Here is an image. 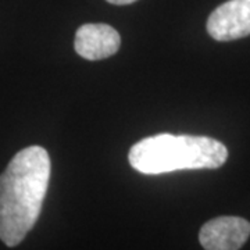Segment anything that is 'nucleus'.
Instances as JSON below:
<instances>
[{"label": "nucleus", "instance_id": "f257e3e1", "mask_svg": "<svg viewBox=\"0 0 250 250\" xmlns=\"http://www.w3.org/2000/svg\"><path fill=\"white\" fill-rule=\"evenodd\" d=\"M50 157L42 146L25 147L0 175V241L14 248L42 211L50 179Z\"/></svg>", "mask_w": 250, "mask_h": 250}, {"label": "nucleus", "instance_id": "f03ea898", "mask_svg": "<svg viewBox=\"0 0 250 250\" xmlns=\"http://www.w3.org/2000/svg\"><path fill=\"white\" fill-rule=\"evenodd\" d=\"M228 159L225 145L208 136L159 134L131 147L128 160L138 172L157 175L178 170L218 168Z\"/></svg>", "mask_w": 250, "mask_h": 250}, {"label": "nucleus", "instance_id": "7ed1b4c3", "mask_svg": "<svg viewBox=\"0 0 250 250\" xmlns=\"http://www.w3.org/2000/svg\"><path fill=\"white\" fill-rule=\"evenodd\" d=\"M207 32L220 42L250 35V0H228L218 6L207 20Z\"/></svg>", "mask_w": 250, "mask_h": 250}, {"label": "nucleus", "instance_id": "20e7f679", "mask_svg": "<svg viewBox=\"0 0 250 250\" xmlns=\"http://www.w3.org/2000/svg\"><path fill=\"white\" fill-rule=\"evenodd\" d=\"M250 236V223L242 217H217L202 227L199 242L205 250H239Z\"/></svg>", "mask_w": 250, "mask_h": 250}, {"label": "nucleus", "instance_id": "39448f33", "mask_svg": "<svg viewBox=\"0 0 250 250\" xmlns=\"http://www.w3.org/2000/svg\"><path fill=\"white\" fill-rule=\"evenodd\" d=\"M121 45V38L107 24H83L75 34V52L85 60H103L116 54Z\"/></svg>", "mask_w": 250, "mask_h": 250}, {"label": "nucleus", "instance_id": "423d86ee", "mask_svg": "<svg viewBox=\"0 0 250 250\" xmlns=\"http://www.w3.org/2000/svg\"><path fill=\"white\" fill-rule=\"evenodd\" d=\"M111 4H117V6H124V4H131V3H135L136 0H106Z\"/></svg>", "mask_w": 250, "mask_h": 250}]
</instances>
